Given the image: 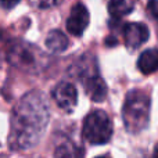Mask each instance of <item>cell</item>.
<instances>
[{
  "label": "cell",
  "mask_w": 158,
  "mask_h": 158,
  "mask_svg": "<svg viewBox=\"0 0 158 158\" xmlns=\"http://www.w3.org/2000/svg\"><path fill=\"white\" fill-rule=\"evenodd\" d=\"M137 68L144 75H150L158 71V49L144 50L137 60Z\"/></svg>",
  "instance_id": "9"
},
{
  "label": "cell",
  "mask_w": 158,
  "mask_h": 158,
  "mask_svg": "<svg viewBox=\"0 0 158 158\" xmlns=\"http://www.w3.org/2000/svg\"><path fill=\"white\" fill-rule=\"evenodd\" d=\"M56 158H82V153L78 154V148H75L71 143L65 142L60 147H57Z\"/></svg>",
  "instance_id": "12"
},
{
  "label": "cell",
  "mask_w": 158,
  "mask_h": 158,
  "mask_svg": "<svg viewBox=\"0 0 158 158\" xmlns=\"http://www.w3.org/2000/svg\"><path fill=\"white\" fill-rule=\"evenodd\" d=\"M19 2H21V0H0V4L4 8H13V7H15Z\"/></svg>",
  "instance_id": "15"
},
{
  "label": "cell",
  "mask_w": 158,
  "mask_h": 158,
  "mask_svg": "<svg viewBox=\"0 0 158 158\" xmlns=\"http://www.w3.org/2000/svg\"><path fill=\"white\" fill-rule=\"evenodd\" d=\"M135 3L132 0H110L108 13L114 18H122L133 11Z\"/></svg>",
  "instance_id": "11"
},
{
  "label": "cell",
  "mask_w": 158,
  "mask_h": 158,
  "mask_svg": "<svg viewBox=\"0 0 158 158\" xmlns=\"http://www.w3.org/2000/svg\"><path fill=\"white\" fill-rule=\"evenodd\" d=\"M49 121V107L38 92L28 93L18 103L11 118L8 144L14 150H27L38 144Z\"/></svg>",
  "instance_id": "1"
},
{
  "label": "cell",
  "mask_w": 158,
  "mask_h": 158,
  "mask_svg": "<svg viewBox=\"0 0 158 158\" xmlns=\"http://www.w3.org/2000/svg\"><path fill=\"white\" fill-rule=\"evenodd\" d=\"M148 36V29L144 24H126L123 27V39H125V44L128 49L135 50L139 46H142L144 42H147Z\"/></svg>",
  "instance_id": "7"
},
{
  "label": "cell",
  "mask_w": 158,
  "mask_h": 158,
  "mask_svg": "<svg viewBox=\"0 0 158 158\" xmlns=\"http://www.w3.org/2000/svg\"><path fill=\"white\" fill-rule=\"evenodd\" d=\"M82 135L92 144H104L112 136V123L110 117L101 110L90 112L83 121Z\"/></svg>",
  "instance_id": "3"
},
{
  "label": "cell",
  "mask_w": 158,
  "mask_h": 158,
  "mask_svg": "<svg viewBox=\"0 0 158 158\" xmlns=\"http://www.w3.org/2000/svg\"><path fill=\"white\" fill-rule=\"evenodd\" d=\"M147 10H148V13L151 14V17L158 21V0H148Z\"/></svg>",
  "instance_id": "14"
},
{
  "label": "cell",
  "mask_w": 158,
  "mask_h": 158,
  "mask_svg": "<svg viewBox=\"0 0 158 158\" xmlns=\"http://www.w3.org/2000/svg\"><path fill=\"white\" fill-rule=\"evenodd\" d=\"M154 158H158V144L156 146V148H154Z\"/></svg>",
  "instance_id": "17"
},
{
  "label": "cell",
  "mask_w": 158,
  "mask_h": 158,
  "mask_svg": "<svg viewBox=\"0 0 158 158\" xmlns=\"http://www.w3.org/2000/svg\"><path fill=\"white\" fill-rule=\"evenodd\" d=\"M53 97L60 108L65 111H72L78 103L77 89L69 82H61L53 90Z\"/></svg>",
  "instance_id": "6"
},
{
  "label": "cell",
  "mask_w": 158,
  "mask_h": 158,
  "mask_svg": "<svg viewBox=\"0 0 158 158\" xmlns=\"http://www.w3.org/2000/svg\"><path fill=\"white\" fill-rule=\"evenodd\" d=\"M85 92L93 101H103L107 97V85L97 75H89L83 81Z\"/></svg>",
  "instance_id": "8"
},
{
  "label": "cell",
  "mask_w": 158,
  "mask_h": 158,
  "mask_svg": "<svg viewBox=\"0 0 158 158\" xmlns=\"http://www.w3.org/2000/svg\"><path fill=\"white\" fill-rule=\"evenodd\" d=\"M122 118L129 133H140L150 122V97L143 90H131L125 97Z\"/></svg>",
  "instance_id": "2"
},
{
  "label": "cell",
  "mask_w": 158,
  "mask_h": 158,
  "mask_svg": "<svg viewBox=\"0 0 158 158\" xmlns=\"http://www.w3.org/2000/svg\"><path fill=\"white\" fill-rule=\"evenodd\" d=\"M69 46V40L67 38V35L61 31L56 29L47 35L46 38V47L53 53H61L64 50H67Z\"/></svg>",
  "instance_id": "10"
},
{
  "label": "cell",
  "mask_w": 158,
  "mask_h": 158,
  "mask_svg": "<svg viewBox=\"0 0 158 158\" xmlns=\"http://www.w3.org/2000/svg\"><path fill=\"white\" fill-rule=\"evenodd\" d=\"M29 2L36 8H50L58 6L63 0H29Z\"/></svg>",
  "instance_id": "13"
},
{
  "label": "cell",
  "mask_w": 158,
  "mask_h": 158,
  "mask_svg": "<svg viewBox=\"0 0 158 158\" xmlns=\"http://www.w3.org/2000/svg\"><path fill=\"white\" fill-rule=\"evenodd\" d=\"M89 11H87L86 6L78 3L72 7L71 14H69L68 19H67V31H68L71 35L75 36H81L85 32V29L89 25Z\"/></svg>",
  "instance_id": "5"
},
{
  "label": "cell",
  "mask_w": 158,
  "mask_h": 158,
  "mask_svg": "<svg viewBox=\"0 0 158 158\" xmlns=\"http://www.w3.org/2000/svg\"><path fill=\"white\" fill-rule=\"evenodd\" d=\"M96 158H107V157H96Z\"/></svg>",
  "instance_id": "18"
},
{
  "label": "cell",
  "mask_w": 158,
  "mask_h": 158,
  "mask_svg": "<svg viewBox=\"0 0 158 158\" xmlns=\"http://www.w3.org/2000/svg\"><path fill=\"white\" fill-rule=\"evenodd\" d=\"M106 43H107V46H115V44H117V39H114V38H107V39H106Z\"/></svg>",
  "instance_id": "16"
},
{
  "label": "cell",
  "mask_w": 158,
  "mask_h": 158,
  "mask_svg": "<svg viewBox=\"0 0 158 158\" xmlns=\"http://www.w3.org/2000/svg\"><path fill=\"white\" fill-rule=\"evenodd\" d=\"M39 60H40V52L38 47L27 42H18L13 44L8 52V61L22 69L32 71L35 67L39 65Z\"/></svg>",
  "instance_id": "4"
}]
</instances>
